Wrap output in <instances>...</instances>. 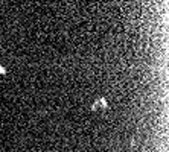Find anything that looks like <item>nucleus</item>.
Masks as SVG:
<instances>
[{"instance_id": "1", "label": "nucleus", "mask_w": 169, "mask_h": 152, "mask_svg": "<svg viewBox=\"0 0 169 152\" xmlns=\"http://www.w3.org/2000/svg\"><path fill=\"white\" fill-rule=\"evenodd\" d=\"M0 73H5V68H2V67H0Z\"/></svg>"}]
</instances>
